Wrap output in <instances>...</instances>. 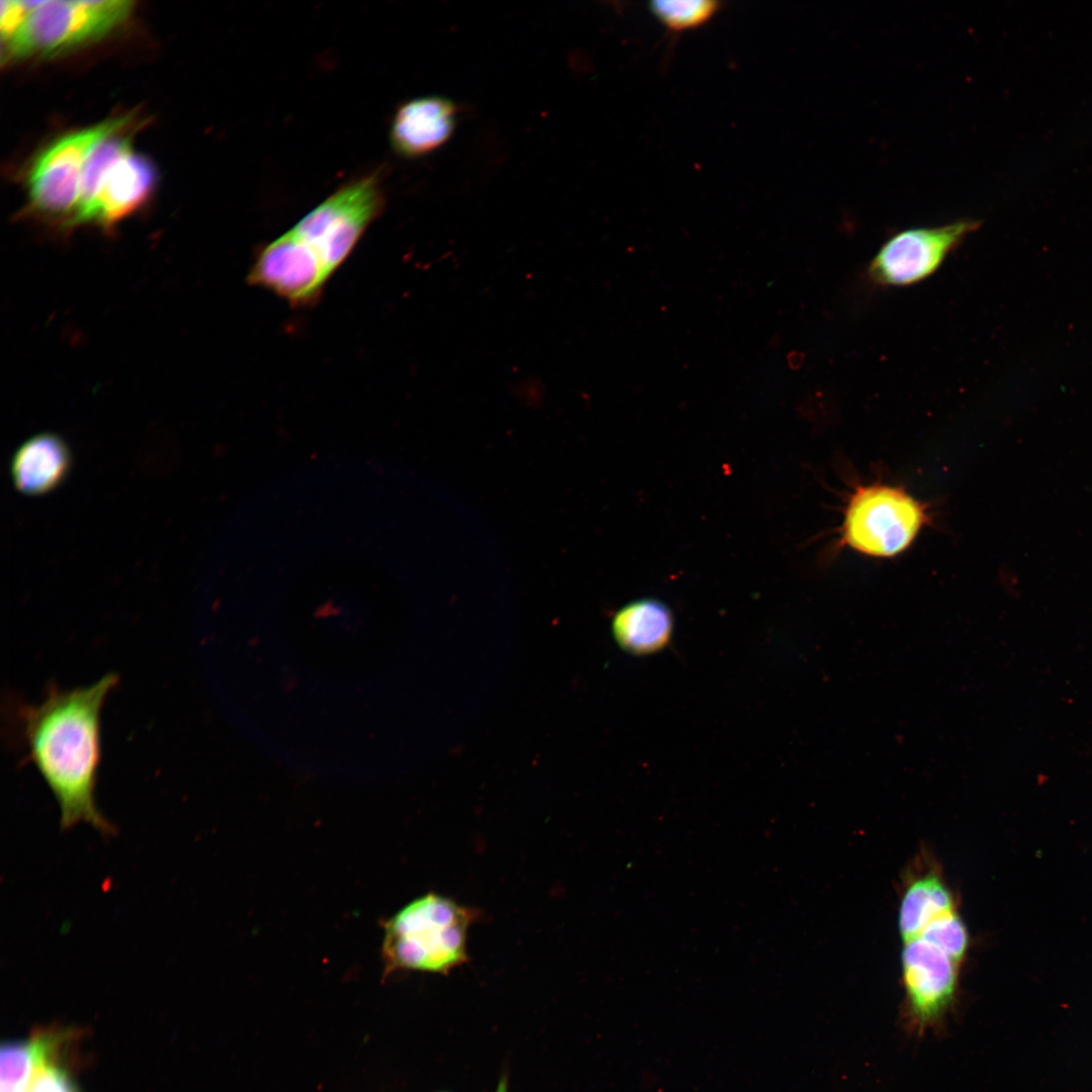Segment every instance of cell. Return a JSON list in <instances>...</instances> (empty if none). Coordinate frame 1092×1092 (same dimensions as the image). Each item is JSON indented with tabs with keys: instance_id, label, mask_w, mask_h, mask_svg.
I'll list each match as a JSON object with an SVG mask.
<instances>
[{
	"instance_id": "44dd1931",
	"label": "cell",
	"mask_w": 1092,
	"mask_h": 1092,
	"mask_svg": "<svg viewBox=\"0 0 1092 1092\" xmlns=\"http://www.w3.org/2000/svg\"><path fill=\"white\" fill-rule=\"evenodd\" d=\"M494 1092H508V1077L503 1075Z\"/></svg>"
},
{
	"instance_id": "ac0fdd59",
	"label": "cell",
	"mask_w": 1092,
	"mask_h": 1092,
	"mask_svg": "<svg viewBox=\"0 0 1092 1092\" xmlns=\"http://www.w3.org/2000/svg\"><path fill=\"white\" fill-rule=\"evenodd\" d=\"M0 1066L1 1092H25L35 1066L31 1039L3 1042Z\"/></svg>"
},
{
	"instance_id": "7c38bea8",
	"label": "cell",
	"mask_w": 1092,
	"mask_h": 1092,
	"mask_svg": "<svg viewBox=\"0 0 1092 1092\" xmlns=\"http://www.w3.org/2000/svg\"><path fill=\"white\" fill-rule=\"evenodd\" d=\"M72 455L65 441L43 433L26 440L14 453L10 474L18 490L29 495L48 493L67 477Z\"/></svg>"
},
{
	"instance_id": "3957f363",
	"label": "cell",
	"mask_w": 1092,
	"mask_h": 1092,
	"mask_svg": "<svg viewBox=\"0 0 1092 1092\" xmlns=\"http://www.w3.org/2000/svg\"><path fill=\"white\" fill-rule=\"evenodd\" d=\"M385 204L382 169L377 168L342 184L289 231L331 278Z\"/></svg>"
},
{
	"instance_id": "d6986e66",
	"label": "cell",
	"mask_w": 1092,
	"mask_h": 1092,
	"mask_svg": "<svg viewBox=\"0 0 1092 1092\" xmlns=\"http://www.w3.org/2000/svg\"><path fill=\"white\" fill-rule=\"evenodd\" d=\"M919 936L937 946L958 965L969 947L968 930L956 911L932 920Z\"/></svg>"
},
{
	"instance_id": "9a60e30c",
	"label": "cell",
	"mask_w": 1092,
	"mask_h": 1092,
	"mask_svg": "<svg viewBox=\"0 0 1092 1092\" xmlns=\"http://www.w3.org/2000/svg\"><path fill=\"white\" fill-rule=\"evenodd\" d=\"M76 1034L58 1026L33 1031L35 1066L25 1092H80L69 1069L65 1052Z\"/></svg>"
},
{
	"instance_id": "ffe728a7",
	"label": "cell",
	"mask_w": 1092,
	"mask_h": 1092,
	"mask_svg": "<svg viewBox=\"0 0 1092 1092\" xmlns=\"http://www.w3.org/2000/svg\"><path fill=\"white\" fill-rule=\"evenodd\" d=\"M26 1L1 2V33L3 39H9L24 21L29 12Z\"/></svg>"
},
{
	"instance_id": "ba28073f",
	"label": "cell",
	"mask_w": 1092,
	"mask_h": 1092,
	"mask_svg": "<svg viewBox=\"0 0 1092 1092\" xmlns=\"http://www.w3.org/2000/svg\"><path fill=\"white\" fill-rule=\"evenodd\" d=\"M901 964L908 1026L923 1034L939 1026L953 1006L959 965L920 936L906 941Z\"/></svg>"
},
{
	"instance_id": "e0dca14e",
	"label": "cell",
	"mask_w": 1092,
	"mask_h": 1092,
	"mask_svg": "<svg viewBox=\"0 0 1092 1092\" xmlns=\"http://www.w3.org/2000/svg\"><path fill=\"white\" fill-rule=\"evenodd\" d=\"M723 4L715 0H654L649 10L665 27L678 32L705 24Z\"/></svg>"
},
{
	"instance_id": "8fae6325",
	"label": "cell",
	"mask_w": 1092,
	"mask_h": 1092,
	"mask_svg": "<svg viewBox=\"0 0 1092 1092\" xmlns=\"http://www.w3.org/2000/svg\"><path fill=\"white\" fill-rule=\"evenodd\" d=\"M155 182L153 163L147 157L129 151L105 173L87 221L111 229L146 202Z\"/></svg>"
},
{
	"instance_id": "5b68a950",
	"label": "cell",
	"mask_w": 1092,
	"mask_h": 1092,
	"mask_svg": "<svg viewBox=\"0 0 1092 1092\" xmlns=\"http://www.w3.org/2000/svg\"><path fill=\"white\" fill-rule=\"evenodd\" d=\"M928 518L923 504L902 488L859 485L845 508L840 542L870 556H895L912 543Z\"/></svg>"
},
{
	"instance_id": "7a4b0ae2",
	"label": "cell",
	"mask_w": 1092,
	"mask_h": 1092,
	"mask_svg": "<svg viewBox=\"0 0 1092 1092\" xmlns=\"http://www.w3.org/2000/svg\"><path fill=\"white\" fill-rule=\"evenodd\" d=\"M476 908L427 893L384 923V971H419L447 975L469 961L467 935L477 920Z\"/></svg>"
},
{
	"instance_id": "8992f818",
	"label": "cell",
	"mask_w": 1092,
	"mask_h": 1092,
	"mask_svg": "<svg viewBox=\"0 0 1092 1092\" xmlns=\"http://www.w3.org/2000/svg\"><path fill=\"white\" fill-rule=\"evenodd\" d=\"M128 117L106 120L66 134L50 145L34 161L28 176L32 206L51 216L73 218L84 162L97 142L122 128Z\"/></svg>"
},
{
	"instance_id": "52a82bcc",
	"label": "cell",
	"mask_w": 1092,
	"mask_h": 1092,
	"mask_svg": "<svg viewBox=\"0 0 1092 1092\" xmlns=\"http://www.w3.org/2000/svg\"><path fill=\"white\" fill-rule=\"evenodd\" d=\"M981 225L964 218L934 228L901 231L884 243L869 266L870 278L887 286H907L932 275L949 253Z\"/></svg>"
},
{
	"instance_id": "9c48e42d",
	"label": "cell",
	"mask_w": 1092,
	"mask_h": 1092,
	"mask_svg": "<svg viewBox=\"0 0 1092 1092\" xmlns=\"http://www.w3.org/2000/svg\"><path fill=\"white\" fill-rule=\"evenodd\" d=\"M329 279L290 231L259 248L248 274L251 285L273 292L294 307L314 304Z\"/></svg>"
},
{
	"instance_id": "4fadbf2b",
	"label": "cell",
	"mask_w": 1092,
	"mask_h": 1092,
	"mask_svg": "<svg viewBox=\"0 0 1092 1092\" xmlns=\"http://www.w3.org/2000/svg\"><path fill=\"white\" fill-rule=\"evenodd\" d=\"M672 616L654 599H642L624 606L615 616L613 633L625 650L646 654L662 648L670 638Z\"/></svg>"
},
{
	"instance_id": "5bb4252c",
	"label": "cell",
	"mask_w": 1092,
	"mask_h": 1092,
	"mask_svg": "<svg viewBox=\"0 0 1092 1092\" xmlns=\"http://www.w3.org/2000/svg\"><path fill=\"white\" fill-rule=\"evenodd\" d=\"M956 911L951 891L935 872L915 877L900 902L899 930L904 941L918 937L932 920Z\"/></svg>"
},
{
	"instance_id": "6da1fadb",
	"label": "cell",
	"mask_w": 1092,
	"mask_h": 1092,
	"mask_svg": "<svg viewBox=\"0 0 1092 1092\" xmlns=\"http://www.w3.org/2000/svg\"><path fill=\"white\" fill-rule=\"evenodd\" d=\"M118 681V675L110 672L87 687L52 685L41 703L19 710L26 759L54 794L63 830L85 822L104 835L115 832L96 805L95 789L101 761V711Z\"/></svg>"
},
{
	"instance_id": "2e32d148",
	"label": "cell",
	"mask_w": 1092,
	"mask_h": 1092,
	"mask_svg": "<svg viewBox=\"0 0 1092 1092\" xmlns=\"http://www.w3.org/2000/svg\"><path fill=\"white\" fill-rule=\"evenodd\" d=\"M120 129L101 139L89 152L82 168L78 200L70 225L87 221L89 210L105 173L130 151L129 139L121 134Z\"/></svg>"
},
{
	"instance_id": "30bf717a",
	"label": "cell",
	"mask_w": 1092,
	"mask_h": 1092,
	"mask_svg": "<svg viewBox=\"0 0 1092 1092\" xmlns=\"http://www.w3.org/2000/svg\"><path fill=\"white\" fill-rule=\"evenodd\" d=\"M456 113V106L450 100L438 96L418 97L402 103L391 120V148L403 158L433 152L452 134Z\"/></svg>"
},
{
	"instance_id": "277c9868",
	"label": "cell",
	"mask_w": 1092,
	"mask_h": 1092,
	"mask_svg": "<svg viewBox=\"0 0 1092 1092\" xmlns=\"http://www.w3.org/2000/svg\"><path fill=\"white\" fill-rule=\"evenodd\" d=\"M133 2L33 1L24 21L7 39L14 57L51 56L95 41L119 26Z\"/></svg>"
}]
</instances>
